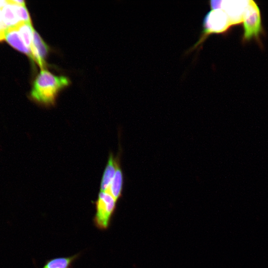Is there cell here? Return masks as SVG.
I'll return each instance as SVG.
<instances>
[{
	"label": "cell",
	"instance_id": "cell-1",
	"mask_svg": "<svg viewBox=\"0 0 268 268\" xmlns=\"http://www.w3.org/2000/svg\"><path fill=\"white\" fill-rule=\"evenodd\" d=\"M69 84V80L66 76L56 75L42 69L34 81L30 97L41 105L53 106L59 93Z\"/></svg>",
	"mask_w": 268,
	"mask_h": 268
},
{
	"label": "cell",
	"instance_id": "cell-2",
	"mask_svg": "<svg viewBox=\"0 0 268 268\" xmlns=\"http://www.w3.org/2000/svg\"><path fill=\"white\" fill-rule=\"evenodd\" d=\"M232 26L228 16L224 10L220 8H210V10L204 17L203 29L200 38L187 53L196 49H201L208 36L213 34L224 33Z\"/></svg>",
	"mask_w": 268,
	"mask_h": 268
},
{
	"label": "cell",
	"instance_id": "cell-3",
	"mask_svg": "<svg viewBox=\"0 0 268 268\" xmlns=\"http://www.w3.org/2000/svg\"><path fill=\"white\" fill-rule=\"evenodd\" d=\"M117 201L109 193L100 191L94 202L95 213L93 221L99 230H106L110 226L116 208Z\"/></svg>",
	"mask_w": 268,
	"mask_h": 268
},
{
	"label": "cell",
	"instance_id": "cell-4",
	"mask_svg": "<svg viewBox=\"0 0 268 268\" xmlns=\"http://www.w3.org/2000/svg\"><path fill=\"white\" fill-rule=\"evenodd\" d=\"M243 34L242 42L245 43L252 39L260 43V36L264 33L259 6L254 0H250L243 21Z\"/></svg>",
	"mask_w": 268,
	"mask_h": 268
},
{
	"label": "cell",
	"instance_id": "cell-5",
	"mask_svg": "<svg viewBox=\"0 0 268 268\" xmlns=\"http://www.w3.org/2000/svg\"><path fill=\"white\" fill-rule=\"evenodd\" d=\"M250 0H211L210 8H220L228 16L232 26L243 23Z\"/></svg>",
	"mask_w": 268,
	"mask_h": 268
},
{
	"label": "cell",
	"instance_id": "cell-6",
	"mask_svg": "<svg viewBox=\"0 0 268 268\" xmlns=\"http://www.w3.org/2000/svg\"><path fill=\"white\" fill-rule=\"evenodd\" d=\"M30 50L33 60L36 62L42 69H43L46 65L45 59L49 51V48L35 30H34Z\"/></svg>",
	"mask_w": 268,
	"mask_h": 268
},
{
	"label": "cell",
	"instance_id": "cell-7",
	"mask_svg": "<svg viewBox=\"0 0 268 268\" xmlns=\"http://www.w3.org/2000/svg\"><path fill=\"white\" fill-rule=\"evenodd\" d=\"M4 40L13 48L27 55L33 60L31 50L25 44L20 33L15 26L7 28L5 30Z\"/></svg>",
	"mask_w": 268,
	"mask_h": 268
},
{
	"label": "cell",
	"instance_id": "cell-8",
	"mask_svg": "<svg viewBox=\"0 0 268 268\" xmlns=\"http://www.w3.org/2000/svg\"><path fill=\"white\" fill-rule=\"evenodd\" d=\"M119 159L115 157L112 153L109 155L106 167L104 170L100 186L101 192H106L115 176L117 167L119 164Z\"/></svg>",
	"mask_w": 268,
	"mask_h": 268
},
{
	"label": "cell",
	"instance_id": "cell-9",
	"mask_svg": "<svg viewBox=\"0 0 268 268\" xmlns=\"http://www.w3.org/2000/svg\"><path fill=\"white\" fill-rule=\"evenodd\" d=\"M124 183L123 173L120 164L118 165L112 182L106 192L117 201L121 197Z\"/></svg>",
	"mask_w": 268,
	"mask_h": 268
},
{
	"label": "cell",
	"instance_id": "cell-10",
	"mask_svg": "<svg viewBox=\"0 0 268 268\" xmlns=\"http://www.w3.org/2000/svg\"><path fill=\"white\" fill-rule=\"evenodd\" d=\"M79 256V254H76L69 257L52 259L46 261L42 268H72L73 263Z\"/></svg>",
	"mask_w": 268,
	"mask_h": 268
},
{
	"label": "cell",
	"instance_id": "cell-11",
	"mask_svg": "<svg viewBox=\"0 0 268 268\" xmlns=\"http://www.w3.org/2000/svg\"><path fill=\"white\" fill-rule=\"evenodd\" d=\"M7 3L1 8V17L3 23L6 28L17 25L20 21L18 18L12 4L6 0Z\"/></svg>",
	"mask_w": 268,
	"mask_h": 268
},
{
	"label": "cell",
	"instance_id": "cell-12",
	"mask_svg": "<svg viewBox=\"0 0 268 268\" xmlns=\"http://www.w3.org/2000/svg\"><path fill=\"white\" fill-rule=\"evenodd\" d=\"M15 27L20 33L26 46L30 50L35 30L31 22H20Z\"/></svg>",
	"mask_w": 268,
	"mask_h": 268
},
{
	"label": "cell",
	"instance_id": "cell-13",
	"mask_svg": "<svg viewBox=\"0 0 268 268\" xmlns=\"http://www.w3.org/2000/svg\"><path fill=\"white\" fill-rule=\"evenodd\" d=\"M10 3L20 22H31L29 12L25 5H18L8 0Z\"/></svg>",
	"mask_w": 268,
	"mask_h": 268
}]
</instances>
